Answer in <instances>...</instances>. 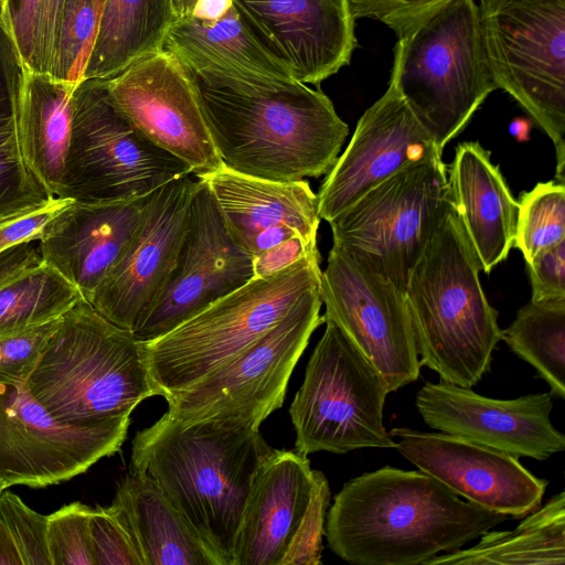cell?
Masks as SVG:
<instances>
[{"mask_svg": "<svg viewBox=\"0 0 565 565\" xmlns=\"http://www.w3.org/2000/svg\"><path fill=\"white\" fill-rule=\"evenodd\" d=\"M192 174L110 102L103 79H84L74 93L62 198L104 203L141 198Z\"/></svg>", "mask_w": 565, "mask_h": 565, "instance_id": "30bf717a", "label": "cell"}, {"mask_svg": "<svg viewBox=\"0 0 565 565\" xmlns=\"http://www.w3.org/2000/svg\"><path fill=\"white\" fill-rule=\"evenodd\" d=\"M313 255H320L317 246L307 244L300 236L291 237L253 256L254 278L277 274L301 258Z\"/></svg>", "mask_w": 565, "mask_h": 565, "instance_id": "f6af8a7d", "label": "cell"}, {"mask_svg": "<svg viewBox=\"0 0 565 565\" xmlns=\"http://www.w3.org/2000/svg\"><path fill=\"white\" fill-rule=\"evenodd\" d=\"M416 408L433 429L516 458L545 460L565 449V436L551 422L550 393L495 399L449 382H426Z\"/></svg>", "mask_w": 565, "mask_h": 565, "instance_id": "ac0fdd59", "label": "cell"}, {"mask_svg": "<svg viewBox=\"0 0 565 565\" xmlns=\"http://www.w3.org/2000/svg\"><path fill=\"white\" fill-rule=\"evenodd\" d=\"M445 0H348L354 19L373 18L394 29Z\"/></svg>", "mask_w": 565, "mask_h": 565, "instance_id": "ee69618b", "label": "cell"}, {"mask_svg": "<svg viewBox=\"0 0 565 565\" xmlns=\"http://www.w3.org/2000/svg\"><path fill=\"white\" fill-rule=\"evenodd\" d=\"M274 451L259 427L248 422H180L167 412L136 434L130 471L152 480L221 565H233L247 498Z\"/></svg>", "mask_w": 565, "mask_h": 565, "instance_id": "6da1fadb", "label": "cell"}, {"mask_svg": "<svg viewBox=\"0 0 565 565\" xmlns=\"http://www.w3.org/2000/svg\"><path fill=\"white\" fill-rule=\"evenodd\" d=\"M448 186L481 270L490 273L513 247L518 201L490 151L478 141L457 146Z\"/></svg>", "mask_w": 565, "mask_h": 565, "instance_id": "d4e9b609", "label": "cell"}, {"mask_svg": "<svg viewBox=\"0 0 565 565\" xmlns=\"http://www.w3.org/2000/svg\"><path fill=\"white\" fill-rule=\"evenodd\" d=\"M163 49L209 86L235 90L279 89L298 82L289 66L271 53L235 6L214 22L191 15L169 28Z\"/></svg>", "mask_w": 565, "mask_h": 565, "instance_id": "7402d4cb", "label": "cell"}, {"mask_svg": "<svg viewBox=\"0 0 565 565\" xmlns=\"http://www.w3.org/2000/svg\"><path fill=\"white\" fill-rule=\"evenodd\" d=\"M233 4V0H196L190 15L204 22H214L224 17Z\"/></svg>", "mask_w": 565, "mask_h": 565, "instance_id": "c3c4849f", "label": "cell"}, {"mask_svg": "<svg viewBox=\"0 0 565 565\" xmlns=\"http://www.w3.org/2000/svg\"><path fill=\"white\" fill-rule=\"evenodd\" d=\"M65 0H42L39 36V72L51 75L56 38Z\"/></svg>", "mask_w": 565, "mask_h": 565, "instance_id": "bcb514c9", "label": "cell"}, {"mask_svg": "<svg viewBox=\"0 0 565 565\" xmlns=\"http://www.w3.org/2000/svg\"><path fill=\"white\" fill-rule=\"evenodd\" d=\"M487 63L552 140L556 181H565V0H481Z\"/></svg>", "mask_w": 565, "mask_h": 565, "instance_id": "ba28073f", "label": "cell"}, {"mask_svg": "<svg viewBox=\"0 0 565 565\" xmlns=\"http://www.w3.org/2000/svg\"><path fill=\"white\" fill-rule=\"evenodd\" d=\"M77 86L23 68L18 135L23 160L44 191L62 198Z\"/></svg>", "mask_w": 565, "mask_h": 565, "instance_id": "83f0119b", "label": "cell"}, {"mask_svg": "<svg viewBox=\"0 0 565 565\" xmlns=\"http://www.w3.org/2000/svg\"><path fill=\"white\" fill-rule=\"evenodd\" d=\"M0 516L12 534L23 565H52L47 547V515L32 510L17 494L2 491Z\"/></svg>", "mask_w": 565, "mask_h": 565, "instance_id": "74e56055", "label": "cell"}, {"mask_svg": "<svg viewBox=\"0 0 565 565\" xmlns=\"http://www.w3.org/2000/svg\"><path fill=\"white\" fill-rule=\"evenodd\" d=\"M531 300L565 299V239L526 263Z\"/></svg>", "mask_w": 565, "mask_h": 565, "instance_id": "7bdbcfd3", "label": "cell"}, {"mask_svg": "<svg viewBox=\"0 0 565 565\" xmlns=\"http://www.w3.org/2000/svg\"><path fill=\"white\" fill-rule=\"evenodd\" d=\"M174 20L172 0H119L111 38L103 53L88 63L84 79H108L162 50Z\"/></svg>", "mask_w": 565, "mask_h": 565, "instance_id": "1f68e13d", "label": "cell"}, {"mask_svg": "<svg viewBox=\"0 0 565 565\" xmlns=\"http://www.w3.org/2000/svg\"><path fill=\"white\" fill-rule=\"evenodd\" d=\"M260 42L302 84L319 85L349 64L356 45L348 0H233Z\"/></svg>", "mask_w": 565, "mask_h": 565, "instance_id": "44dd1931", "label": "cell"}, {"mask_svg": "<svg viewBox=\"0 0 565 565\" xmlns=\"http://www.w3.org/2000/svg\"><path fill=\"white\" fill-rule=\"evenodd\" d=\"M0 565H23L7 524L0 516Z\"/></svg>", "mask_w": 565, "mask_h": 565, "instance_id": "681fc988", "label": "cell"}, {"mask_svg": "<svg viewBox=\"0 0 565 565\" xmlns=\"http://www.w3.org/2000/svg\"><path fill=\"white\" fill-rule=\"evenodd\" d=\"M81 299L73 284L41 262L0 286V338L57 319Z\"/></svg>", "mask_w": 565, "mask_h": 565, "instance_id": "d6a6232c", "label": "cell"}, {"mask_svg": "<svg viewBox=\"0 0 565 565\" xmlns=\"http://www.w3.org/2000/svg\"><path fill=\"white\" fill-rule=\"evenodd\" d=\"M73 202L70 198H50L1 218L0 253L22 243L40 241L50 222Z\"/></svg>", "mask_w": 565, "mask_h": 565, "instance_id": "b9f144b4", "label": "cell"}, {"mask_svg": "<svg viewBox=\"0 0 565 565\" xmlns=\"http://www.w3.org/2000/svg\"><path fill=\"white\" fill-rule=\"evenodd\" d=\"M88 505L73 502L47 515V547L52 565H95Z\"/></svg>", "mask_w": 565, "mask_h": 565, "instance_id": "d590c367", "label": "cell"}, {"mask_svg": "<svg viewBox=\"0 0 565 565\" xmlns=\"http://www.w3.org/2000/svg\"><path fill=\"white\" fill-rule=\"evenodd\" d=\"M320 284L303 294L265 334L191 386L167 397L168 413L180 422L237 418L260 427L280 408L289 379L320 316Z\"/></svg>", "mask_w": 565, "mask_h": 565, "instance_id": "8fae6325", "label": "cell"}, {"mask_svg": "<svg viewBox=\"0 0 565 565\" xmlns=\"http://www.w3.org/2000/svg\"><path fill=\"white\" fill-rule=\"evenodd\" d=\"M324 323L289 408L297 452L395 448L383 423L385 381L338 326Z\"/></svg>", "mask_w": 565, "mask_h": 565, "instance_id": "9c48e42d", "label": "cell"}, {"mask_svg": "<svg viewBox=\"0 0 565 565\" xmlns=\"http://www.w3.org/2000/svg\"><path fill=\"white\" fill-rule=\"evenodd\" d=\"M320 255L307 256L277 274L253 278L167 334L142 342L159 395L191 386L277 324L320 284Z\"/></svg>", "mask_w": 565, "mask_h": 565, "instance_id": "52a82bcc", "label": "cell"}, {"mask_svg": "<svg viewBox=\"0 0 565 565\" xmlns=\"http://www.w3.org/2000/svg\"><path fill=\"white\" fill-rule=\"evenodd\" d=\"M98 26L95 0H65L51 76L75 86L84 81Z\"/></svg>", "mask_w": 565, "mask_h": 565, "instance_id": "e575fe53", "label": "cell"}, {"mask_svg": "<svg viewBox=\"0 0 565 565\" xmlns=\"http://www.w3.org/2000/svg\"><path fill=\"white\" fill-rule=\"evenodd\" d=\"M502 340L536 370L552 396L565 398V299L530 300Z\"/></svg>", "mask_w": 565, "mask_h": 565, "instance_id": "4dcf8cb0", "label": "cell"}, {"mask_svg": "<svg viewBox=\"0 0 565 565\" xmlns=\"http://www.w3.org/2000/svg\"><path fill=\"white\" fill-rule=\"evenodd\" d=\"M198 179L210 188L232 239L245 252L256 234L274 226H289L317 246L321 218L308 181L266 180L225 167Z\"/></svg>", "mask_w": 565, "mask_h": 565, "instance_id": "484cf974", "label": "cell"}, {"mask_svg": "<svg viewBox=\"0 0 565 565\" xmlns=\"http://www.w3.org/2000/svg\"><path fill=\"white\" fill-rule=\"evenodd\" d=\"M60 321L61 317L0 338V384H25Z\"/></svg>", "mask_w": 565, "mask_h": 565, "instance_id": "f35d334b", "label": "cell"}, {"mask_svg": "<svg viewBox=\"0 0 565 565\" xmlns=\"http://www.w3.org/2000/svg\"><path fill=\"white\" fill-rule=\"evenodd\" d=\"M390 434L418 470L472 504L514 519L541 507L548 481L512 455L444 433L395 427Z\"/></svg>", "mask_w": 565, "mask_h": 565, "instance_id": "e0dca14e", "label": "cell"}, {"mask_svg": "<svg viewBox=\"0 0 565 565\" xmlns=\"http://www.w3.org/2000/svg\"><path fill=\"white\" fill-rule=\"evenodd\" d=\"M109 509L128 533L142 565H221L148 477L130 471Z\"/></svg>", "mask_w": 565, "mask_h": 565, "instance_id": "4316f807", "label": "cell"}, {"mask_svg": "<svg viewBox=\"0 0 565 565\" xmlns=\"http://www.w3.org/2000/svg\"><path fill=\"white\" fill-rule=\"evenodd\" d=\"M330 497L326 476L320 470H312V490L308 507L279 565L321 564L322 536Z\"/></svg>", "mask_w": 565, "mask_h": 565, "instance_id": "8d00e7d4", "label": "cell"}, {"mask_svg": "<svg viewBox=\"0 0 565 565\" xmlns=\"http://www.w3.org/2000/svg\"><path fill=\"white\" fill-rule=\"evenodd\" d=\"M42 0H1L0 28L23 68L39 72Z\"/></svg>", "mask_w": 565, "mask_h": 565, "instance_id": "ab89813d", "label": "cell"}, {"mask_svg": "<svg viewBox=\"0 0 565 565\" xmlns=\"http://www.w3.org/2000/svg\"><path fill=\"white\" fill-rule=\"evenodd\" d=\"M391 78L436 147L459 135L497 89L475 0H445L393 29Z\"/></svg>", "mask_w": 565, "mask_h": 565, "instance_id": "8992f818", "label": "cell"}, {"mask_svg": "<svg viewBox=\"0 0 565 565\" xmlns=\"http://www.w3.org/2000/svg\"><path fill=\"white\" fill-rule=\"evenodd\" d=\"M190 175L153 192L129 246L89 301L100 316L121 329L132 332L177 263L195 186Z\"/></svg>", "mask_w": 565, "mask_h": 565, "instance_id": "d6986e66", "label": "cell"}, {"mask_svg": "<svg viewBox=\"0 0 565 565\" xmlns=\"http://www.w3.org/2000/svg\"><path fill=\"white\" fill-rule=\"evenodd\" d=\"M89 534L95 565H142L122 524L108 508H92Z\"/></svg>", "mask_w": 565, "mask_h": 565, "instance_id": "60d3db41", "label": "cell"}, {"mask_svg": "<svg viewBox=\"0 0 565 565\" xmlns=\"http://www.w3.org/2000/svg\"><path fill=\"white\" fill-rule=\"evenodd\" d=\"M443 157L413 114L393 78L381 98L360 117L353 136L320 185V218L330 222L365 192L398 170Z\"/></svg>", "mask_w": 565, "mask_h": 565, "instance_id": "ffe728a7", "label": "cell"}, {"mask_svg": "<svg viewBox=\"0 0 565 565\" xmlns=\"http://www.w3.org/2000/svg\"><path fill=\"white\" fill-rule=\"evenodd\" d=\"M152 194L104 203L74 201L46 226L40 239L42 262L89 302L129 246Z\"/></svg>", "mask_w": 565, "mask_h": 565, "instance_id": "603a6c76", "label": "cell"}, {"mask_svg": "<svg viewBox=\"0 0 565 565\" xmlns=\"http://www.w3.org/2000/svg\"><path fill=\"white\" fill-rule=\"evenodd\" d=\"M480 270L448 194L411 268L405 299L420 365L440 381L469 388L489 371L502 340Z\"/></svg>", "mask_w": 565, "mask_h": 565, "instance_id": "3957f363", "label": "cell"}, {"mask_svg": "<svg viewBox=\"0 0 565 565\" xmlns=\"http://www.w3.org/2000/svg\"><path fill=\"white\" fill-rule=\"evenodd\" d=\"M130 417L66 425L40 405L25 384H0V479L6 488H43L85 472L117 452Z\"/></svg>", "mask_w": 565, "mask_h": 565, "instance_id": "5bb4252c", "label": "cell"}, {"mask_svg": "<svg viewBox=\"0 0 565 565\" xmlns=\"http://www.w3.org/2000/svg\"><path fill=\"white\" fill-rule=\"evenodd\" d=\"M214 147L228 170L273 181L326 175L349 134L331 99L297 83L235 90L198 82Z\"/></svg>", "mask_w": 565, "mask_h": 565, "instance_id": "277c9868", "label": "cell"}, {"mask_svg": "<svg viewBox=\"0 0 565 565\" xmlns=\"http://www.w3.org/2000/svg\"><path fill=\"white\" fill-rule=\"evenodd\" d=\"M25 387L53 418L66 425L130 417L143 399L159 395L142 342L85 299L61 317Z\"/></svg>", "mask_w": 565, "mask_h": 565, "instance_id": "5b68a950", "label": "cell"}, {"mask_svg": "<svg viewBox=\"0 0 565 565\" xmlns=\"http://www.w3.org/2000/svg\"><path fill=\"white\" fill-rule=\"evenodd\" d=\"M253 278V256L234 243L210 188L198 179L177 263L131 333L153 341Z\"/></svg>", "mask_w": 565, "mask_h": 565, "instance_id": "9a60e30c", "label": "cell"}, {"mask_svg": "<svg viewBox=\"0 0 565 565\" xmlns=\"http://www.w3.org/2000/svg\"><path fill=\"white\" fill-rule=\"evenodd\" d=\"M22 70L0 28V220L50 196L26 167L18 135V97Z\"/></svg>", "mask_w": 565, "mask_h": 565, "instance_id": "f546056e", "label": "cell"}, {"mask_svg": "<svg viewBox=\"0 0 565 565\" xmlns=\"http://www.w3.org/2000/svg\"><path fill=\"white\" fill-rule=\"evenodd\" d=\"M312 470L307 456L275 449L247 498L233 565H279L308 507Z\"/></svg>", "mask_w": 565, "mask_h": 565, "instance_id": "cb8c5ba5", "label": "cell"}, {"mask_svg": "<svg viewBox=\"0 0 565 565\" xmlns=\"http://www.w3.org/2000/svg\"><path fill=\"white\" fill-rule=\"evenodd\" d=\"M6 489V486L3 484L2 480L0 479V493Z\"/></svg>", "mask_w": 565, "mask_h": 565, "instance_id": "f5cc1de1", "label": "cell"}, {"mask_svg": "<svg viewBox=\"0 0 565 565\" xmlns=\"http://www.w3.org/2000/svg\"><path fill=\"white\" fill-rule=\"evenodd\" d=\"M42 262L40 241L22 243L0 253V286Z\"/></svg>", "mask_w": 565, "mask_h": 565, "instance_id": "7dc6e473", "label": "cell"}, {"mask_svg": "<svg viewBox=\"0 0 565 565\" xmlns=\"http://www.w3.org/2000/svg\"><path fill=\"white\" fill-rule=\"evenodd\" d=\"M479 542L429 559L426 565H564L565 492L529 513L510 531H488Z\"/></svg>", "mask_w": 565, "mask_h": 565, "instance_id": "f1b7e54d", "label": "cell"}, {"mask_svg": "<svg viewBox=\"0 0 565 565\" xmlns=\"http://www.w3.org/2000/svg\"><path fill=\"white\" fill-rule=\"evenodd\" d=\"M323 320L331 321L382 375L390 392L415 382L420 362L405 292L361 257L332 245L321 270Z\"/></svg>", "mask_w": 565, "mask_h": 565, "instance_id": "4fadbf2b", "label": "cell"}, {"mask_svg": "<svg viewBox=\"0 0 565 565\" xmlns=\"http://www.w3.org/2000/svg\"><path fill=\"white\" fill-rule=\"evenodd\" d=\"M508 516L463 501L424 471L385 466L344 483L324 526L330 550L355 565H426Z\"/></svg>", "mask_w": 565, "mask_h": 565, "instance_id": "7a4b0ae2", "label": "cell"}, {"mask_svg": "<svg viewBox=\"0 0 565 565\" xmlns=\"http://www.w3.org/2000/svg\"><path fill=\"white\" fill-rule=\"evenodd\" d=\"M196 0H172L175 19L191 14Z\"/></svg>", "mask_w": 565, "mask_h": 565, "instance_id": "f907efd6", "label": "cell"}, {"mask_svg": "<svg viewBox=\"0 0 565 565\" xmlns=\"http://www.w3.org/2000/svg\"><path fill=\"white\" fill-rule=\"evenodd\" d=\"M448 194L443 157L409 164L328 222L333 245L361 257L405 292L411 268Z\"/></svg>", "mask_w": 565, "mask_h": 565, "instance_id": "7c38bea8", "label": "cell"}, {"mask_svg": "<svg viewBox=\"0 0 565 565\" xmlns=\"http://www.w3.org/2000/svg\"><path fill=\"white\" fill-rule=\"evenodd\" d=\"M114 106L196 178L224 167L211 137L193 74L164 49L103 79Z\"/></svg>", "mask_w": 565, "mask_h": 565, "instance_id": "2e32d148", "label": "cell"}, {"mask_svg": "<svg viewBox=\"0 0 565 565\" xmlns=\"http://www.w3.org/2000/svg\"><path fill=\"white\" fill-rule=\"evenodd\" d=\"M95 3H96L97 11H98L99 19H100L102 9H103V0H95Z\"/></svg>", "mask_w": 565, "mask_h": 565, "instance_id": "816d5d0a", "label": "cell"}, {"mask_svg": "<svg viewBox=\"0 0 565 565\" xmlns=\"http://www.w3.org/2000/svg\"><path fill=\"white\" fill-rule=\"evenodd\" d=\"M565 239V185L558 181L537 183L518 201L513 247L525 263Z\"/></svg>", "mask_w": 565, "mask_h": 565, "instance_id": "836d02e7", "label": "cell"}]
</instances>
